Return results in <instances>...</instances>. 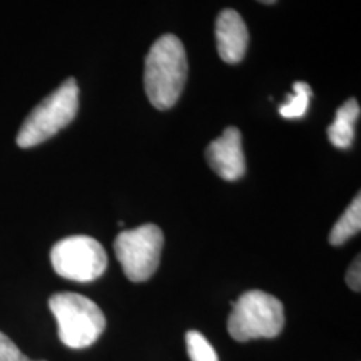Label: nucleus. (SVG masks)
Masks as SVG:
<instances>
[{"instance_id":"obj_10","label":"nucleus","mask_w":361,"mask_h":361,"mask_svg":"<svg viewBox=\"0 0 361 361\" xmlns=\"http://www.w3.org/2000/svg\"><path fill=\"white\" fill-rule=\"evenodd\" d=\"M361 229V197L360 194H356V197L351 201L348 209L343 213L340 219L336 221V224L333 226L331 233H329V243L333 246H341L348 241L350 238H353L355 234H358Z\"/></svg>"},{"instance_id":"obj_11","label":"nucleus","mask_w":361,"mask_h":361,"mask_svg":"<svg viewBox=\"0 0 361 361\" xmlns=\"http://www.w3.org/2000/svg\"><path fill=\"white\" fill-rule=\"evenodd\" d=\"M293 90H295V94L279 107V114L284 119H300V117H303L310 107V99L313 96V90L306 82H295Z\"/></svg>"},{"instance_id":"obj_14","label":"nucleus","mask_w":361,"mask_h":361,"mask_svg":"<svg viewBox=\"0 0 361 361\" xmlns=\"http://www.w3.org/2000/svg\"><path fill=\"white\" fill-rule=\"evenodd\" d=\"M346 283L351 290L358 293L361 290V264H360V256H356L353 263L348 268V273H346Z\"/></svg>"},{"instance_id":"obj_7","label":"nucleus","mask_w":361,"mask_h":361,"mask_svg":"<svg viewBox=\"0 0 361 361\" xmlns=\"http://www.w3.org/2000/svg\"><path fill=\"white\" fill-rule=\"evenodd\" d=\"M206 161L219 178L238 180L246 173L243 137L238 128H228L206 149Z\"/></svg>"},{"instance_id":"obj_6","label":"nucleus","mask_w":361,"mask_h":361,"mask_svg":"<svg viewBox=\"0 0 361 361\" xmlns=\"http://www.w3.org/2000/svg\"><path fill=\"white\" fill-rule=\"evenodd\" d=\"M52 268L59 276L78 283L101 278L107 268V255L101 243L90 236L61 239L51 251Z\"/></svg>"},{"instance_id":"obj_15","label":"nucleus","mask_w":361,"mask_h":361,"mask_svg":"<svg viewBox=\"0 0 361 361\" xmlns=\"http://www.w3.org/2000/svg\"><path fill=\"white\" fill-rule=\"evenodd\" d=\"M258 2L266 4V6H271V4H274V2H276V0H258Z\"/></svg>"},{"instance_id":"obj_2","label":"nucleus","mask_w":361,"mask_h":361,"mask_svg":"<svg viewBox=\"0 0 361 361\" xmlns=\"http://www.w3.org/2000/svg\"><path fill=\"white\" fill-rule=\"evenodd\" d=\"M49 308L57 322L59 340L67 348H89L106 329L102 310L78 293H56L49 300Z\"/></svg>"},{"instance_id":"obj_3","label":"nucleus","mask_w":361,"mask_h":361,"mask_svg":"<svg viewBox=\"0 0 361 361\" xmlns=\"http://www.w3.org/2000/svg\"><path fill=\"white\" fill-rule=\"evenodd\" d=\"M231 306L228 331L233 340L245 343L258 338H276L283 331V303L269 293L246 291Z\"/></svg>"},{"instance_id":"obj_12","label":"nucleus","mask_w":361,"mask_h":361,"mask_svg":"<svg viewBox=\"0 0 361 361\" xmlns=\"http://www.w3.org/2000/svg\"><path fill=\"white\" fill-rule=\"evenodd\" d=\"M186 348L191 361H219L213 345L196 329L186 333Z\"/></svg>"},{"instance_id":"obj_9","label":"nucleus","mask_w":361,"mask_h":361,"mask_svg":"<svg viewBox=\"0 0 361 361\" xmlns=\"http://www.w3.org/2000/svg\"><path fill=\"white\" fill-rule=\"evenodd\" d=\"M360 117V104L356 99H348L338 107L336 117L328 128V139L338 149H348L355 139V124Z\"/></svg>"},{"instance_id":"obj_5","label":"nucleus","mask_w":361,"mask_h":361,"mask_svg":"<svg viewBox=\"0 0 361 361\" xmlns=\"http://www.w3.org/2000/svg\"><path fill=\"white\" fill-rule=\"evenodd\" d=\"M164 234L156 224H144L117 234L114 239L116 258L124 274L134 283L147 281L159 268Z\"/></svg>"},{"instance_id":"obj_8","label":"nucleus","mask_w":361,"mask_h":361,"mask_svg":"<svg viewBox=\"0 0 361 361\" xmlns=\"http://www.w3.org/2000/svg\"><path fill=\"white\" fill-rule=\"evenodd\" d=\"M216 44L219 57L228 64H238L246 56L250 32L243 17L233 8H224L216 19Z\"/></svg>"},{"instance_id":"obj_1","label":"nucleus","mask_w":361,"mask_h":361,"mask_svg":"<svg viewBox=\"0 0 361 361\" xmlns=\"http://www.w3.org/2000/svg\"><path fill=\"white\" fill-rule=\"evenodd\" d=\"M188 79V57L184 45L173 34L152 44L144 67V87L156 109H171L183 94Z\"/></svg>"},{"instance_id":"obj_13","label":"nucleus","mask_w":361,"mask_h":361,"mask_svg":"<svg viewBox=\"0 0 361 361\" xmlns=\"http://www.w3.org/2000/svg\"><path fill=\"white\" fill-rule=\"evenodd\" d=\"M0 361H35L27 358L19 350V346L8 338L6 333L0 331Z\"/></svg>"},{"instance_id":"obj_4","label":"nucleus","mask_w":361,"mask_h":361,"mask_svg":"<svg viewBox=\"0 0 361 361\" xmlns=\"http://www.w3.org/2000/svg\"><path fill=\"white\" fill-rule=\"evenodd\" d=\"M79 109V87L75 79H67L45 97L35 109L27 116L17 134L19 147L39 146L64 129L74 121Z\"/></svg>"}]
</instances>
